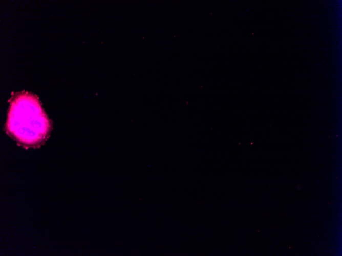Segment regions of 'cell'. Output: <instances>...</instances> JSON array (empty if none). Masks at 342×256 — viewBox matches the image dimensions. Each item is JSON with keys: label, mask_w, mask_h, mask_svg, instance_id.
<instances>
[{"label": "cell", "mask_w": 342, "mask_h": 256, "mask_svg": "<svg viewBox=\"0 0 342 256\" xmlns=\"http://www.w3.org/2000/svg\"><path fill=\"white\" fill-rule=\"evenodd\" d=\"M7 127L20 142L34 144L46 136L49 123L37 100L30 95H22L11 105Z\"/></svg>", "instance_id": "6da1fadb"}]
</instances>
